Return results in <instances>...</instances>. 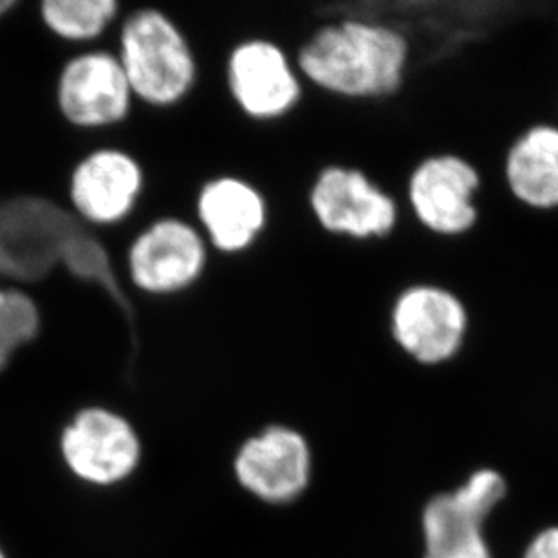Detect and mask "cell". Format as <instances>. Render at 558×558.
<instances>
[{
  "instance_id": "6da1fadb",
  "label": "cell",
  "mask_w": 558,
  "mask_h": 558,
  "mask_svg": "<svg viewBox=\"0 0 558 558\" xmlns=\"http://www.w3.org/2000/svg\"><path fill=\"white\" fill-rule=\"evenodd\" d=\"M409 43L381 22L337 19L290 54L307 84L343 100H381L400 90Z\"/></svg>"
},
{
  "instance_id": "7a4b0ae2",
  "label": "cell",
  "mask_w": 558,
  "mask_h": 558,
  "mask_svg": "<svg viewBox=\"0 0 558 558\" xmlns=\"http://www.w3.org/2000/svg\"><path fill=\"white\" fill-rule=\"evenodd\" d=\"M118 59L136 104L170 109L189 98L199 63L180 22L156 5L134 10L118 32Z\"/></svg>"
},
{
  "instance_id": "3957f363",
  "label": "cell",
  "mask_w": 558,
  "mask_h": 558,
  "mask_svg": "<svg viewBox=\"0 0 558 558\" xmlns=\"http://www.w3.org/2000/svg\"><path fill=\"white\" fill-rule=\"evenodd\" d=\"M210 255V246L194 221L186 217H159L129 243L126 277L142 295H181L203 279Z\"/></svg>"
},
{
  "instance_id": "277c9868",
  "label": "cell",
  "mask_w": 558,
  "mask_h": 558,
  "mask_svg": "<svg viewBox=\"0 0 558 558\" xmlns=\"http://www.w3.org/2000/svg\"><path fill=\"white\" fill-rule=\"evenodd\" d=\"M54 106L74 131H112L131 118L136 98L118 54L96 48L73 54L60 65Z\"/></svg>"
},
{
  "instance_id": "5b68a950",
  "label": "cell",
  "mask_w": 558,
  "mask_h": 558,
  "mask_svg": "<svg viewBox=\"0 0 558 558\" xmlns=\"http://www.w3.org/2000/svg\"><path fill=\"white\" fill-rule=\"evenodd\" d=\"M389 327L407 359L422 367H439L461 353L469 311L453 291L434 284L409 286L390 307Z\"/></svg>"
},
{
  "instance_id": "8992f818",
  "label": "cell",
  "mask_w": 558,
  "mask_h": 558,
  "mask_svg": "<svg viewBox=\"0 0 558 558\" xmlns=\"http://www.w3.org/2000/svg\"><path fill=\"white\" fill-rule=\"evenodd\" d=\"M310 206L324 232L351 241L385 239L400 221L396 197L359 169L331 165L310 190Z\"/></svg>"
},
{
  "instance_id": "52a82bcc",
  "label": "cell",
  "mask_w": 558,
  "mask_h": 558,
  "mask_svg": "<svg viewBox=\"0 0 558 558\" xmlns=\"http://www.w3.org/2000/svg\"><path fill=\"white\" fill-rule=\"evenodd\" d=\"M506 494L496 470H477L458 490L434 497L423 511L425 558H490L485 522Z\"/></svg>"
},
{
  "instance_id": "ba28073f",
  "label": "cell",
  "mask_w": 558,
  "mask_h": 558,
  "mask_svg": "<svg viewBox=\"0 0 558 558\" xmlns=\"http://www.w3.org/2000/svg\"><path fill=\"white\" fill-rule=\"evenodd\" d=\"M225 80L233 104L253 122L288 117L304 96V82L290 54L266 38L235 44L225 63Z\"/></svg>"
},
{
  "instance_id": "9c48e42d",
  "label": "cell",
  "mask_w": 558,
  "mask_h": 558,
  "mask_svg": "<svg viewBox=\"0 0 558 558\" xmlns=\"http://www.w3.org/2000/svg\"><path fill=\"white\" fill-rule=\"evenodd\" d=\"M481 175L474 165L456 154L423 159L409 175L407 205L427 232L437 238H459L477 222Z\"/></svg>"
},
{
  "instance_id": "30bf717a",
  "label": "cell",
  "mask_w": 558,
  "mask_h": 558,
  "mask_svg": "<svg viewBox=\"0 0 558 558\" xmlns=\"http://www.w3.org/2000/svg\"><path fill=\"white\" fill-rule=\"evenodd\" d=\"M145 192V170L122 147H96L69 172V205L95 227H117L134 214Z\"/></svg>"
},
{
  "instance_id": "8fae6325",
  "label": "cell",
  "mask_w": 558,
  "mask_h": 558,
  "mask_svg": "<svg viewBox=\"0 0 558 558\" xmlns=\"http://www.w3.org/2000/svg\"><path fill=\"white\" fill-rule=\"evenodd\" d=\"M142 445L125 417L106 407L80 411L62 434L65 463L80 480L109 486L134 472Z\"/></svg>"
},
{
  "instance_id": "7c38bea8",
  "label": "cell",
  "mask_w": 558,
  "mask_h": 558,
  "mask_svg": "<svg viewBox=\"0 0 558 558\" xmlns=\"http://www.w3.org/2000/svg\"><path fill=\"white\" fill-rule=\"evenodd\" d=\"M235 475L258 499L290 502L310 483V442L290 425H269L244 441L235 458Z\"/></svg>"
},
{
  "instance_id": "4fadbf2b",
  "label": "cell",
  "mask_w": 558,
  "mask_h": 558,
  "mask_svg": "<svg viewBox=\"0 0 558 558\" xmlns=\"http://www.w3.org/2000/svg\"><path fill=\"white\" fill-rule=\"evenodd\" d=\"M194 216L211 252L239 255L257 243L268 225V203L250 181L216 175L197 189Z\"/></svg>"
},
{
  "instance_id": "5bb4252c",
  "label": "cell",
  "mask_w": 558,
  "mask_h": 558,
  "mask_svg": "<svg viewBox=\"0 0 558 558\" xmlns=\"http://www.w3.org/2000/svg\"><path fill=\"white\" fill-rule=\"evenodd\" d=\"M502 178L522 206L558 210V125L538 123L522 132L506 153Z\"/></svg>"
},
{
  "instance_id": "9a60e30c",
  "label": "cell",
  "mask_w": 558,
  "mask_h": 558,
  "mask_svg": "<svg viewBox=\"0 0 558 558\" xmlns=\"http://www.w3.org/2000/svg\"><path fill=\"white\" fill-rule=\"evenodd\" d=\"M37 8L49 35L78 46L104 37L120 13L118 0H43Z\"/></svg>"
},
{
  "instance_id": "2e32d148",
  "label": "cell",
  "mask_w": 558,
  "mask_h": 558,
  "mask_svg": "<svg viewBox=\"0 0 558 558\" xmlns=\"http://www.w3.org/2000/svg\"><path fill=\"white\" fill-rule=\"evenodd\" d=\"M40 327V307L29 291L0 288V374L37 340Z\"/></svg>"
},
{
  "instance_id": "e0dca14e",
  "label": "cell",
  "mask_w": 558,
  "mask_h": 558,
  "mask_svg": "<svg viewBox=\"0 0 558 558\" xmlns=\"http://www.w3.org/2000/svg\"><path fill=\"white\" fill-rule=\"evenodd\" d=\"M524 558H558V526L538 533L526 549Z\"/></svg>"
},
{
  "instance_id": "ac0fdd59",
  "label": "cell",
  "mask_w": 558,
  "mask_h": 558,
  "mask_svg": "<svg viewBox=\"0 0 558 558\" xmlns=\"http://www.w3.org/2000/svg\"><path fill=\"white\" fill-rule=\"evenodd\" d=\"M16 4H19V0H0V22L4 21L11 11L15 10Z\"/></svg>"
},
{
  "instance_id": "d6986e66",
  "label": "cell",
  "mask_w": 558,
  "mask_h": 558,
  "mask_svg": "<svg viewBox=\"0 0 558 558\" xmlns=\"http://www.w3.org/2000/svg\"><path fill=\"white\" fill-rule=\"evenodd\" d=\"M0 558H5L4 554H2V551H0Z\"/></svg>"
}]
</instances>
